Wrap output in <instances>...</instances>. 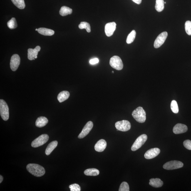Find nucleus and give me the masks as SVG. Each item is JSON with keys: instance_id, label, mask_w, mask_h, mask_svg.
<instances>
[{"instance_id": "1", "label": "nucleus", "mask_w": 191, "mask_h": 191, "mask_svg": "<svg viewBox=\"0 0 191 191\" xmlns=\"http://www.w3.org/2000/svg\"><path fill=\"white\" fill-rule=\"evenodd\" d=\"M26 169L30 173L36 177L42 176L46 173L44 168L37 164H28L27 166Z\"/></svg>"}, {"instance_id": "2", "label": "nucleus", "mask_w": 191, "mask_h": 191, "mask_svg": "<svg viewBox=\"0 0 191 191\" xmlns=\"http://www.w3.org/2000/svg\"><path fill=\"white\" fill-rule=\"evenodd\" d=\"M132 115L133 118L138 123H145L146 119V112L141 107H138L134 110Z\"/></svg>"}, {"instance_id": "3", "label": "nucleus", "mask_w": 191, "mask_h": 191, "mask_svg": "<svg viewBox=\"0 0 191 191\" xmlns=\"http://www.w3.org/2000/svg\"><path fill=\"white\" fill-rule=\"evenodd\" d=\"M0 114L3 120H8L9 116V107L5 100L2 99L0 100Z\"/></svg>"}, {"instance_id": "4", "label": "nucleus", "mask_w": 191, "mask_h": 191, "mask_svg": "<svg viewBox=\"0 0 191 191\" xmlns=\"http://www.w3.org/2000/svg\"><path fill=\"white\" fill-rule=\"evenodd\" d=\"M110 64L112 68L118 71L122 70L123 68V62L118 56L112 57L110 60Z\"/></svg>"}, {"instance_id": "5", "label": "nucleus", "mask_w": 191, "mask_h": 191, "mask_svg": "<svg viewBox=\"0 0 191 191\" xmlns=\"http://www.w3.org/2000/svg\"><path fill=\"white\" fill-rule=\"evenodd\" d=\"M147 136L145 134H143L137 138L133 143L131 147V150L135 151L140 149L147 140Z\"/></svg>"}, {"instance_id": "6", "label": "nucleus", "mask_w": 191, "mask_h": 191, "mask_svg": "<svg viewBox=\"0 0 191 191\" xmlns=\"http://www.w3.org/2000/svg\"><path fill=\"white\" fill-rule=\"evenodd\" d=\"M48 139H49V136L48 135H42L32 142V146L34 148H37L41 146L46 143Z\"/></svg>"}, {"instance_id": "7", "label": "nucleus", "mask_w": 191, "mask_h": 191, "mask_svg": "<svg viewBox=\"0 0 191 191\" xmlns=\"http://www.w3.org/2000/svg\"><path fill=\"white\" fill-rule=\"evenodd\" d=\"M115 127L117 131L126 132L130 129L131 125L128 121L123 120L116 122L115 124Z\"/></svg>"}, {"instance_id": "8", "label": "nucleus", "mask_w": 191, "mask_h": 191, "mask_svg": "<svg viewBox=\"0 0 191 191\" xmlns=\"http://www.w3.org/2000/svg\"><path fill=\"white\" fill-rule=\"evenodd\" d=\"M183 164L178 161H171L166 162L163 165V168L167 170H173L182 168Z\"/></svg>"}, {"instance_id": "9", "label": "nucleus", "mask_w": 191, "mask_h": 191, "mask_svg": "<svg viewBox=\"0 0 191 191\" xmlns=\"http://www.w3.org/2000/svg\"><path fill=\"white\" fill-rule=\"evenodd\" d=\"M168 36V33L166 32H162L157 36L154 43V47L158 48L165 42Z\"/></svg>"}, {"instance_id": "10", "label": "nucleus", "mask_w": 191, "mask_h": 191, "mask_svg": "<svg viewBox=\"0 0 191 191\" xmlns=\"http://www.w3.org/2000/svg\"><path fill=\"white\" fill-rule=\"evenodd\" d=\"M20 63V58L18 54H14L12 56L11 62H10V66L11 70L13 71H15L19 66Z\"/></svg>"}, {"instance_id": "11", "label": "nucleus", "mask_w": 191, "mask_h": 191, "mask_svg": "<svg viewBox=\"0 0 191 191\" xmlns=\"http://www.w3.org/2000/svg\"><path fill=\"white\" fill-rule=\"evenodd\" d=\"M93 127V123L91 121L88 122L84 127L83 130L80 134L79 135L78 138L81 139L84 138L88 134L92 129Z\"/></svg>"}, {"instance_id": "12", "label": "nucleus", "mask_w": 191, "mask_h": 191, "mask_svg": "<svg viewBox=\"0 0 191 191\" xmlns=\"http://www.w3.org/2000/svg\"><path fill=\"white\" fill-rule=\"evenodd\" d=\"M116 23L115 22L107 23L105 26V32L107 37H110L113 35L116 28Z\"/></svg>"}, {"instance_id": "13", "label": "nucleus", "mask_w": 191, "mask_h": 191, "mask_svg": "<svg viewBox=\"0 0 191 191\" xmlns=\"http://www.w3.org/2000/svg\"><path fill=\"white\" fill-rule=\"evenodd\" d=\"M160 150L158 148H155L150 149L145 152V157L147 159L154 158L160 154Z\"/></svg>"}, {"instance_id": "14", "label": "nucleus", "mask_w": 191, "mask_h": 191, "mask_svg": "<svg viewBox=\"0 0 191 191\" xmlns=\"http://www.w3.org/2000/svg\"><path fill=\"white\" fill-rule=\"evenodd\" d=\"M41 48L40 46H37L34 49L30 48L28 50V58L30 60H34L37 58L38 52Z\"/></svg>"}, {"instance_id": "15", "label": "nucleus", "mask_w": 191, "mask_h": 191, "mask_svg": "<svg viewBox=\"0 0 191 191\" xmlns=\"http://www.w3.org/2000/svg\"><path fill=\"white\" fill-rule=\"evenodd\" d=\"M173 133L175 134H179L186 132L187 130V127L186 125L182 124H178L173 128Z\"/></svg>"}, {"instance_id": "16", "label": "nucleus", "mask_w": 191, "mask_h": 191, "mask_svg": "<svg viewBox=\"0 0 191 191\" xmlns=\"http://www.w3.org/2000/svg\"><path fill=\"white\" fill-rule=\"evenodd\" d=\"M107 147V142L103 139L100 140L96 144L95 146V149L96 151L99 152L103 151Z\"/></svg>"}, {"instance_id": "17", "label": "nucleus", "mask_w": 191, "mask_h": 191, "mask_svg": "<svg viewBox=\"0 0 191 191\" xmlns=\"http://www.w3.org/2000/svg\"><path fill=\"white\" fill-rule=\"evenodd\" d=\"M38 32L39 34L45 36H52L55 33V32L53 30L45 28H38Z\"/></svg>"}, {"instance_id": "18", "label": "nucleus", "mask_w": 191, "mask_h": 191, "mask_svg": "<svg viewBox=\"0 0 191 191\" xmlns=\"http://www.w3.org/2000/svg\"><path fill=\"white\" fill-rule=\"evenodd\" d=\"M48 123V120L46 117H41L38 118L36 122V125L37 127H42L47 125Z\"/></svg>"}, {"instance_id": "19", "label": "nucleus", "mask_w": 191, "mask_h": 191, "mask_svg": "<svg viewBox=\"0 0 191 191\" xmlns=\"http://www.w3.org/2000/svg\"><path fill=\"white\" fill-rule=\"evenodd\" d=\"M70 96L69 92L67 91H64L59 93L58 96V99L60 103H62L65 100H67Z\"/></svg>"}, {"instance_id": "20", "label": "nucleus", "mask_w": 191, "mask_h": 191, "mask_svg": "<svg viewBox=\"0 0 191 191\" xmlns=\"http://www.w3.org/2000/svg\"><path fill=\"white\" fill-rule=\"evenodd\" d=\"M58 145V142L57 141H53L51 142L48 145L46 149L45 153H46V155H49L54 150V149L56 148Z\"/></svg>"}, {"instance_id": "21", "label": "nucleus", "mask_w": 191, "mask_h": 191, "mask_svg": "<svg viewBox=\"0 0 191 191\" xmlns=\"http://www.w3.org/2000/svg\"><path fill=\"white\" fill-rule=\"evenodd\" d=\"M149 184L152 187H159L163 185V182L159 178H152L150 180Z\"/></svg>"}, {"instance_id": "22", "label": "nucleus", "mask_w": 191, "mask_h": 191, "mask_svg": "<svg viewBox=\"0 0 191 191\" xmlns=\"http://www.w3.org/2000/svg\"><path fill=\"white\" fill-rule=\"evenodd\" d=\"M60 14L62 16H66L71 14L72 13V9L66 6H63L60 9Z\"/></svg>"}, {"instance_id": "23", "label": "nucleus", "mask_w": 191, "mask_h": 191, "mask_svg": "<svg viewBox=\"0 0 191 191\" xmlns=\"http://www.w3.org/2000/svg\"><path fill=\"white\" fill-rule=\"evenodd\" d=\"M85 175L88 176H97L100 173V171L96 169H89L85 170L84 172Z\"/></svg>"}, {"instance_id": "24", "label": "nucleus", "mask_w": 191, "mask_h": 191, "mask_svg": "<svg viewBox=\"0 0 191 191\" xmlns=\"http://www.w3.org/2000/svg\"><path fill=\"white\" fill-rule=\"evenodd\" d=\"M155 8L156 11L159 12H160L163 11L164 9V0H156Z\"/></svg>"}, {"instance_id": "25", "label": "nucleus", "mask_w": 191, "mask_h": 191, "mask_svg": "<svg viewBox=\"0 0 191 191\" xmlns=\"http://www.w3.org/2000/svg\"><path fill=\"white\" fill-rule=\"evenodd\" d=\"M13 4L19 9H23L25 7L24 0H11Z\"/></svg>"}, {"instance_id": "26", "label": "nucleus", "mask_w": 191, "mask_h": 191, "mask_svg": "<svg viewBox=\"0 0 191 191\" xmlns=\"http://www.w3.org/2000/svg\"><path fill=\"white\" fill-rule=\"evenodd\" d=\"M136 32L135 30H133L130 33L127 37L126 43L128 44H131L134 41L136 36Z\"/></svg>"}, {"instance_id": "27", "label": "nucleus", "mask_w": 191, "mask_h": 191, "mask_svg": "<svg viewBox=\"0 0 191 191\" xmlns=\"http://www.w3.org/2000/svg\"><path fill=\"white\" fill-rule=\"evenodd\" d=\"M79 28L80 29H86V31L88 33L91 32V27L89 23L85 22H82L80 23V24L79 25Z\"/></svg>"}, {"instance_id": "28", "label": "nucleus", "mask_w": 191, "mask_h": 191, "mask_svg": "<svg viewBox=\"0 0 191 191\" xmlns=\"http://www.w3.org/2000/svg\"><path fill=\"white\" fill-rule=\"evenodd\" d=\"M7 26L8 27L11 29H15L17 27V23L15 18H12L8 21L7 23Z\"/></svg>"}, {"instance_id": "29", "label": "nucleus", "mask_w": 191, "mask_h": 191, "mask_svg": "<svg viewBox=\"0 0 191 191\" xmlns=\"http://www.w3.org/2000/svg\"><path fill=\"white\" fill-rule=\"evenodd\" d=\"M171 108L174 113L177 114L179 112V108L177 102L175 100H172L171 104Z\"/></svg>"}, {"instance_id": "30", "label": "nucleus", "mask_w": 191, "mask_h": 191, "mask_svg": "<svg viewBox=\"0 0 191 191\" xmlns=\"http://www.w3.org/2000/svg\"><path fill=\"white\" fill-rule=\"evenodd\" d=\"M119 191H130L129 186L126 182H124L121 184L119 189Z\"/></svg>"}, {"instance_id": "31", "label": "nucleus", "mask_w": 191, "mask_h": 191, "mask_svg": "<svg viewBox=\"0 0 191 191\" xmlns=\"http://www.w3.org/2000/svg\"><path fill=\"white\" fill-rule=\"evenodd\" d=\"M185 29L186 32L189 36H191V21H187L185 24Z\"/></svg>"}, {"instance_id": "32", "label": "nucleus", "mask_w": 191, "mask_h": 191, "mask_svg": "<svg viewBox=\"0 0 191 191\" xmlns=\"http://www.w3.org/2000/svg\"><path fill=\"white\" fill-rule=\"evenodd\" d=\"M69 188L71 191H80L81 188L79 185L77 184H74L70 185Z\"/></svg>"}, {"instance_id": "33", "label": "nucleus", "mask_w": 191, "mask_h": 191, "mask_svg": "<svg viewBox=\"0 0 191 191\" xmlns=\"http://www.w3.org/2000/svg\"><path fill=\"white\" fill-rule=\"evenodd\" d=\"M184 147L187 150H191V140H187L183 142Z\"/></svg>"}, {"instance_id": "34", "label": "nucleus", "mask_w": 191, "mask_h": 191, "mask_svg": "<svg viewBox=\"0 0 191 191\" xmlns=\"http://www.w3.org/2000/svg\"><path fill=\"white\" fill-rule=\"evenodd\" d=\"M99 60L98 58H96L90 60L89 63L90 64L93 65L98 63L99 62Z\"/></svg>"}, {"instance_id": "35", "label": "nucleus", "mask_w": 191, "mask_h": 191, "mask_svg": "<svg viewBox=\"0 0 191 191\" xmlns=\"http://www.w3.org/2000/svg\"><path fill=\"white\" fill-rule=\"evenodd\" d=\"M132 1H133L134 2H135L138 4H141L142 1V0H132Z\"/></svg>"}, {"instance_id": "36", "label": "nucleus", "mask_w": 191, "mask_h": 191, "mask_svg": "<svg viewBox=\"0 0 191 191\" xmlns=\"http://www.w3.org/2000/svg\"><path fill=\"white\" fill-rule=\"evenodd\" d=\"M3 180V177L2 176H0V183H1L2 182Z\"/></svg>"}, {"instance_id": "37", "label": "nucleus", "mask_w": 191, "mask_h": 191, "mask_svg": "<svg viewBox=\"0 0 191 191\" xmlns=\"http://www.w3.org/2000/svg\"><path fill=\"white\" fill-rule=\"evenodd\" d=\"M38 29H36V31H38Z\"/></svg>"}, {"instance_id": "38", "label": "nucleus", "mask_w": 191, "mask_h": 191, "mask_svg": "<svg viewBox=\"0 0 191 191\" xmlns=\"http://www.w3.org/2000/svg\"><path fill=\"white\" fill-rule=\"evenodd\" d=\"M166 2H164V4H166Z\"/></svg>"}, {"instance_id": "39", "label": "nucleus", "mask_w": 191, "mask_h": 191, "mask_svg": "<svg viewBox=\"0 0 191 191\" xmlns=\"http://www.w3.org/2000/svg\"><path fill=\"white\" fill-rule=\"evenodd\" d=\"M112 72H113V73L114 72V71H112Z\"/></svg>"}]
</instances>
